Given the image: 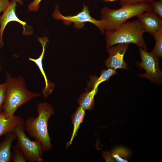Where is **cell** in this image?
<instances>
[{"mask_svg":"<svg viewBox=\"0 0 162 162\" xmlns=\"http://www.w3.org/2000/svg\"><path fill=\"white\" fill-rule=\"evenodd\" d=\"M37 110L38 116L27 118L24 122L25 128L30 136L39 141L44 151L47 152L52 147L48 131V122L50 117L54 114L55 110L50 104L46 103L38 104Z\"/></svg>","mask_w":162,"mask_h":162,"instance_id":"1","label":"cell"},{"mask_svg":"<svg viewBox=\"0 0 162 162\" xmlns=\"http://www.w3.org/2000/svg\"><path fill=\"white\" fill-rule=\"evenodd\" d=\"M5 83L6 97L2 111L8 115H14L20 106L40 95L38 93L30 91L27 89L24 80L21 77H12L7 73Z\"/></svg>","mask_w":162,"mask_h":162,"instance_id":"2","label":"cell"},{"mask_svg":"<svg viewBox=\"0 0 162 162\" xmlns=\"http://www.w3.org/2000/svg\"><path fill=\"white\" fill-rule=\"evenodd\" d=\"M152 9L149 3L124 5L115 10L104 7L101 11L100 20L104 30L112 31L129 19Z\"/></svg>","mask_w":162,"mask_h":162,"instance_id":"3","label":"cell"},{"mask_svg":"<svg viewBox=\"0 0 162 162\" xmlns=\"http://www.w3.org/2000/svg\"><path fill=\"white\" fill-rule=\"evenodd\" d=\"M145 32L138 20L125 22L113 31H106V47L108 48L118 44L133 43L147 51L143 37Z\"/></svg>","mask_w":162,"mask_h":162,"instance_id":"4","label":"cell"},{"mask_svg":"<svg viewBox=\"0 0 162 162\" xmlns=\"http://www.w3.org/2000/svg\"><path fill=\"white\" fill-rule=\"evenodd\" d=\"M23 119L17 124L14 131L17 139L16 145L21 150L27 160L30 162H43V146L38 140H31L25 132Z\"/></svg>","mask_w":162,"mask_h":162,"instance_id":"5","label":"cell"},{"mask_svg":"<svg viewBox=\"0 0 162 162\" xmlns=\"http://www.w3.org/2000/svg\"><path fill=\"white\" fill-rule=\"evenodd\" d=\"M141 62L137 63L140 68L144 69L146 73L139 74L140 77H144L158 84L162 82V73L160 68L159 58L151 52H148L139 47Z\"/></svg>","mask_w":162,"mask_h":162,"instance_id":"6","label":"cell"},{"mask_svg":"<svg viewBox=\"0 0 162 162\" xmlns=\"http://www.w3.org/2000/svg\"><path fill=\"white\" fill-rule=\"evenodd\" d=\"M52 16L56 19L62 21L66 25H69L71 23L74 24V26L76 28L83 27L85 23L89 22L92 23L97 27L102 33L104 32L102 22L101 20H97L92 17L90 14L88 7L84 4L83 9L81 11L73 16H65L60 13L58 5H57Z\"/></svg>","mask_w":162,"mask_h":162,"instance_id":"7","label":"cell"},{"mask_svg":"<svg viewBox=\"0 0 162 162\" xmlns=\"http://www.w3.org/2000/svg\"><path fill=\"white\" fill-rule=\"evenodd\" d=\"M129 45L128 44H118L107 48L109 56L105 63L107 68L114 70L128 69L127 64L124 61L123 57Z\"/></svg>","mask_w":162,"mask_h":162,"instance_id":"8","label":"cell"},{"mask_svg":"<svg viewBox=\"0 0 162 162\" xmlns=\"http://www.w3.org/2000/svg\"><path fill=\"white\" fill-rule=\"evenodd\" d=\"M16 2L14 0H12L9 6L0 16V47H2L4 44L2 39L4 31L8 23L10 22L14 21L18 22L23 27V33L25 35L29 34L27 31L28 26L26 22L20 20L16 14Z\"/></svg>","mask_w":162,"mask_h":162,"instance_id":"9","label":"cell"},{"mask_svg":"<svg viewBox=\"0 0 162 162\" xmlns=\"http://www.w3.org/2000/svg\"><path fill=\"white\" fill-rule=\"evenodd\" d=\"M145 31L153 35L162 27V20L152 10L143 12L136 16Z\"/></svg>","mask_w":162,"mask_h":162,"instance_id":"10","label":"cell"},{"mask_svg":"<svg viewBox=\"0 0 162 162\" xmlns=\"http://www.w3.org/2000/svg\"><path fill=\"white\" fill-rule=\"evenodd\" d=\"M39 42L41 44L42 47V50L41 54L39 57L36 59L32 58H29V60L34 62L38 66L40 72L44 78L45 86L43 89V93L44 96L47 97L53 91L54 84L52 83L48 80L43 68L42 60L44 57L46 47V44L48 41V38L46 37L38 38Z\"/></svg>","mask_w":162,"mask_h":162,"instance_id":"11","label":"cell"},{"mask_svg":"<svg viewBox=\"0 0 162 162\" xmlns=\"http://www.w3.org/2000/svg\"><path fill=\"white\" fill-rule=\"evenodd\" d=\"M22 119L18 116L8 115L0 111V136L14 131Z\"/></svg>","mask_w":162,"mask_h":162,"instance_id":"12","label":"cell"},{"mask_svg":"<svg viewBox=\"0 0 162 162\" xmlns=\"http://www.w3.org/2000/svg\"><path fill=\"white\" fill-rule=\"evenodd\" d=\"M16 138L14 131L6 134L4 140L0 143V162H9L12 161L11 148L13 142Z\"/></svg>","mask_w":162,"mask_h":162,"instance_id":"13","label":"cell"},{"mask_svg":"<svg viewBox=\"0 0 162 162\" xmlns=\"http://www.w3.org/2000/svg\"><path fill=\"white\" fill-rule=\"evenodd\" d=\"M85 111L82 108L79 106L77 107L75 112L71 117L72 123L74 126L70 140L66 144L67 148L72 144L74 139L77 134L80 125L82 122L85 116Z\"/></svg>","mask_w":162,"mask_h":162,"instance_id":"14","label":"cell"},{"mask_svg":"<svg viewBox=\"0 0 162 162\" xmlns=\"http://www.w3.org/2000/svg\"><path fill=\"white\" fill-rule=\"evenodd\" d=\"M98 92V87L94 88L90 91L82 93L78 102L80 106L85 111L92 110L94 105V97Z\"/></svg>","mask_w":162,"mask_h":162,"instance_id":"15","label":"cell"},{"mask_svg":"<svg viewBox=\"0 0 162 162\" xmlns=\"http://www.w3.org/2000/svg\"><path fill=\"white\" fill-rule=\"evenodd\" d=\"M116 74V70L110 68L103 70L101 73L100 76L97 77L96 76L91 77L90 81L88 83L90 86L94 88L97 87L102 82L108 80L112 75Z\"/></svg>","mask_w":162,"mask_h":162,"instance_id":"16","label":"cell"},{"mask_svg":"<svg viewBox=\"0 0 162 162\" xmlns=\"http://www.w3.org/2000/svg\"><path fill=\"white\" fill-rule=\"evenodd\" d=\"M153 35L155 40V44L151 52L160 58L162 56V27L160 28Z\"/></svg>","mask_w":162,"mask_h":162,"instance_id":"17","label":"cell"},{"mask_svg":"<svg viewBox=\"0 0 162 162\" xmlns=\"http://www.w3.org/2000/svg\"><path fill=\"white\" fill-rule=\"evenodd\" d=\"M12 161L14 162H26L27 161L23 152L17 145L13 148Z\"/></svg>","mask_w":162,"mask_h":162,"instance_id":"18","label":"cell"},{"mask_svg":"<svg viewBox=\"0 0 162 162\" xmlns=\"http://www.w3.org/2000/svg\"><path fill=\"white\" fill-rule=\"evenodd\" d=\"M152 10L160 17H162V0L155 1L151 3Z\"/></svg>","mask_w":162,"mask_h":162,"instance_id":"19","label":"cell"},{"mask_svg":"<svg viewBox=\"0 0 162 162\" xmlns=\"http://www.w3.org/2000/svg\"><path fill=\"white\" fill-rule=\"evenodd\" d=\"M157 0H119V4L122 6L128 5H132L143 3H151Z\"/></svg>","mask_w":162,"mask_h":162,"instance_id":"20","label":"cell"},{"mask_svg":"<svg viewBox=\"0 0 162 162\" xmlns=\"http://www.w3.org/2000/svg\"><path fill=\"white\" fill-rule=\"evenodd\" d=\"M6 91L5 83L0 84V111L2 110L5 100Z\"/></svg>","mask_w":162,"mask_h":162,"instance_id":"21","label":"cell"},{"mask_svg":"<svg viewBox=\"0 0 162 162\" xmlns=\"http://www.w3.org/2000/svg\"><path fill=\"white\" fill-rule=\"evenodd\" d=\"M42 0H34L28 6V9L30 11H35L39 8V4Z\"/></svg>","mask_w":162,"mask_h":162,"instance_id":"22","label":"cell"},{"mask_svg":"<svg viewBox=\"0 0 162 162\" xmlns=\"http://www.w3.org/2000/svg\"><path fill=\"white\" fill-rule=\"evenodd\" d=\"M9 0H0V13L4 11L10 4Z\"/></svg>","mask_w":162,"mask_h":162,"instance_id":"23","label":"cell"},{"mask_svg":"<svg viewBox=\"0 0 162 162\" xmlns=\"http://www.w3.org/2000/svg\"><path fill=\"white\" fill-rule=\"evenodd\" d=\"M112 157L115 158L117 161L118 162H127L128 161L127 160L124 159L120 157L117 154H113Z\"/></svg>","mask_w":162,"mask_h":162,"instance_id":"24","label":"cell"},{"mask_svg":"<svg viewBox=\"0 0 162 162\" xmlns=\"http://www.w3.org/2000/svg\"><path fill=\"white\" fill-rule=\"evenodd\" d=\"M104 156V158L105 159L106 161H114L112 158H111L110 156V155L109 154L105 152H104L103 153Z\"/></svg>","mask_w":162,"mask_h":162,"instance_id":"25","label":"cell"},{"mask_svg":"<svg viewBox=\"0 0 162 162\" xmlns=\"http://www.w3.org/2000/svg\"><path fill=\"white\" fill-rule=\"evenodd\" d=\"M16 2L22 5L23 4V2L22 0H14Z\"/></svg>","mask_w":162,"mask_h":162,"instance_id":"26","label":"cell"},{"mask_svg":"<svg viewBox=\"0 0 162 162\" xmlns=\"http://www.w3.org/2000/svg\"><path fill=\"white\" fill-rule=\"evenodd\" d=\"M118 0H108V2H112L117 1Z\"/></svg>","mask_w":162,"mask_h":162,"instance_id":"27","label":"cell"},{"mask_svg":"<svg viewBox=\"0 0 162 162\" xmlns=\"http://www.w3.org/2000/svg\"><path fill=\"white\" fill-rule=\"evenodd\" d=\"M104 1H106V2H108V0H103Z\"/></svg>","mask_w":162,"mask_h":162,"instance_id":"28","label":"cell"}]
</instances>
